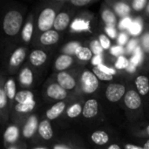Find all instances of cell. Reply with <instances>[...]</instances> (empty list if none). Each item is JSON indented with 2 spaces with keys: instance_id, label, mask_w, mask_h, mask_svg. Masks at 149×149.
Returning <instances> with one entry per match:
<instances>
[{
  "instance_id": "cell-21",
  "label": "cell",
  "mask_w": 149,
  "mask_h": 149,
  "mask_svg": "<svg viewBox=\"0 0 149 149\" xmlns=\"http://www.w3.org/2000/svg\"><path fill=\"white\" fill-rule=\"evenodd\" d=\"M15 100L18 104H24L33 100V93L30 91H21L17 93Z\"/></svg>"
},
{
  "instance_id": "cell-32",
  "label": "cell",
  "mask_w": 149,
  "mask_h": 149,
  "mask_svg": "<svg viewBox=\"0 0 149 149\" xmlns=\"http://www.w3.org/2000/svg\"><path fill=\"white\" fill-rule=\"evenodd\" d=\"M141 19H137L136 21H134V22L132 23L130 28L128 29L131 34L136 36V35H138V34H140L141 32V31H142V25H141Z\"/></svg>"
},
{
  "instance_id": "cell-39",
  "label": "cell",
  "mask_w": 149,
  "mask_h": 149,
  "mask_svg": "<svg viewBox=\"0 0 149 149\" xmlns=\"http://www.w3.org/2000/svg\"><path fill=\"white\" fill-rule=\"evenodd\" d=\"M123 52H124L123 48H122L121 46H119V45H117V46H113L112 49H111V53H112L113 55H114V56H117L118 58L120 57V56L123 54Z\"/></svg>"
},
{
  "instance_id": "cell-12",
  "label": "cell",
  "mask_w": 149,
  "mask_h": 149,
  "mask_svg": "<svg viewBox=\"0 0 149 149\" xmlns=\"http://www.w3.org/2000/svg\"><path fill=\"white\" fill-rule=\"evenodd\" d=\"M38 134L44 140H50L53 136V131L49 120H43L38 125Z\"/></svg>"
},
{
  "instance_id": "cell-13",
  "label": "cell",
  "mask_w": 149,
  "mask_h": 149,
  "mask_svg": "<svg viewBox=\"0 0 149 149\" xmlns=\"http://www.w3.org/2000/svg\"><path fill=\"white\" fill-rule=\"evenodd\" d=\"M46 53L41 50H35L30 55V61L35 66H39L43 65L46 61Z\"/></svg>"
},
{
  "instance_id": "cell-2",
  "label": "cell",
  "mask_w": 149,
  "mask_h": 149,
  "mask_svg": "<svg viewBox=\"0 0 149 149\" xmlns=\"http://www.w3.org/2000/svg\"><path fill=\"white\" fill-rule=\"evenodd\" d=\"M56 16L55 11L51 8H46L43 10L38 17V25L40 31L45 32L50 31V29L54 25Z\"/></svg>"
},
{
  "instance_id": "cell-52",
  "label": "cell",
  "mask_w": 149,
  "mask_h": 149,
  "mask_svg": "<svg viewBox=\"0 0 149 149\" xmlns=\"http://www.w3.org/2000/svg\"><path fill=\"white\" fill-rule=\"evenodd\" d=\"M147 132H148V135H149V126L147 127Z\"/></svg>"
},
{
  "instance_id": "cell-53",
  "label": "cell",
  "mask_w": 149,
  "mask_h": 149,
  "mask_svg": "<svg viewBox=\"0 0 149 149\" xmlns=\"http://www.w3.org/2000/svg\"><path fill=\"white\" fill-rule=\"evenodd\" d=\"M148 11L149 12V3H148Z\"/></svg>"
},
{
  "instance_id": "cell-33",
  "label": "cell",
  "mask_w": 149,
  "mask_h": 149,
  "mask_svg": "<svg viewBox=\"0 0 149 149\" xmlns=\"http://www.w3.org/2000/svg\"><path fill=\"white\" fill-rule=\"evenodd\" d=\"M142 60V52H141V50L140 47H137L134 51V57L131 58V61H130V65H134V67H136Z\"/></svg>"
},
{
  "instance_id": "cell-29",
  "label": "cell",
  "mask_w": 149,
  "mask_h": 149,
  "mask_svg": "<svg viewBox=\"0 0 149 149\" xmlns=\"http://www.w3.org/2000/svg\"><path fill=\"white\" fill-rule=\"evenodd\" d=\"M93 73L95 74V76L100 79V80H103V81H110L113 79V75H110V74H107L105 72H103L102 70H100L98 66H94L93 67Z\"/></svg>"
},
{
  "instance_id": "cell-38",
  "label": "cell",
  "mask_w": 149,
  "mask_h": 149,
  "mask_svg": "<svg viewBox=\"0 0 149 149\" xmlns=\"http://www.w3.org/2000/svg\"><path fill=\"white\" fill-rule=\"evenodd\" d=\"M132 21H131V19L129 18V17H124L121 21H120V24H119V27H120V29H121V30H124V29H129L130 28V26H131V24H132Z\"/></svg>"
},
{
  "instance_id": "cell-3",
  "label": "cell",
  "mask_w": 149,
  "mask_h": 149,
  "mask_svg": "<svg viewBox=\"0 0 149 149\" xmlns=\"http://www.w3.org/2000/svg\"><path fill=\"white\" fill-rule=\"evenodd\" d=\"M81 85L82 89L86 93H93L99 87L98 78L94 73L89 71H86L82 73L81 76Z\"/></svg>"
},
{
  "instance_id": "cell-41",
  "label": "cell",
  "mask_w": 149,
  "mask_h": 149,
  "mask_svg": "<svg viewBox=\"0 0 149 149\" xmlns=\"http://www.w3.org/2000/svg\"><path fill=\"white\" fill-rule=\"evenodd\" d=\"M142 45L146 52H149V33H147L144 35L142 38Z\"/></svg>"
},
{
  "instance_id": "cell-51",
  "label": "cell",
  "mask_w": 149,
  "mask_h": 149,
  "mask_svg": "<svg viewBox=\"0 0 149 149\" xmlns=\"http://www.w3.org/2000/svg\"><path fill=\"white\" fill-rule=\"evenodd\" d=\"M143 148L144 149H149V140L144 144V146H143Z\"/></svg>"
},
{
  "instance_id": "cell-24",
  "label": "cell",
  "mask_w": 149,
  "mask_h": 149,
  "mask_svg": "<svg viewBox=\"0 0 149 149\" xmlns=\"http://www.w3.org/2000/svg\"><path fill=\"white\" fill-rule=\"evenodd\" d=\"M72 29L74 31H88L89 30V22L82 19H75L72 23Z\"/></svg>"
},
{
  "instance_id": "cell-34",
  "label": "cell",
  "mask_w": 149,
  "mask_h": 149,
  "mask_svg": "<svg viewBox=\"0 0 149 149\" xmlns=\"http://www.w3.org/2000/svg\"><path fill=\"white\" fill-rule=\"evenodd\" d=\"M91 49H92V52L95 55H101V53L103 52V48H102L100 41H97V40H94L91 43Z\"/></svg>"
},
{
  "instance_id": "cell-31",
  "label": "cell",
  "mask_w": 149,
  "mask_h": 149,
  "mask_svg": "<svg viewBox=\"0 0 149 149\" xmlns=\"http://www.w3.org/2000/svg\"><path fill=\"white\" fill-rule=\"evenodd\" d=\"M80 47V45L77 42H72L67 44L64 48H63V52L66 54V55H71V54H76L78 49Z\"/></svg>"
},
{
  "instance_id": "cell-16",
  "label": "cell",
  "mask_w": 149,
  "mask_h": 149,
  "mask_svg": "<svg viewBox=\"0 0 149 149\" xmlns=\"http://www.w3.org/2000/svg\"><path fill=\"white\" fill-rule=\"evenodd\" d=\"M72 63V58L69 55L63 54L60 55L55 62V68L58 71L64 72L63 70L67 69Z\"/></svg>"
},
{
  "instance_id": "cell-17",
  "label": "cell",
  "mask_w": 149,
  "mask_h": 149,
  "mask_svg": "<svg viewBox=\"0 0 149 149\" xmlns=\"http://www.w3.org/2000/svg\"><path fill=\"white\" fill-rule=\"evenodd\" d=\"M24 58H25V50L24 48H18L12 53L10 59V64L12 66H17L24 61Z\"/></svg>"
},
{
  "instance_id": "cell-20",
  "label": "cell",
  "mask_w": 149,
  "mask_h": 149,
  "mask_svg": "<svg viewBox=\"0 0 149 149\" xmlns=\"http://www.w3.org/2000/svg\"><path fill=\"white\" fill-rule=\"evenodd\" d=\"M17 138H18V129L14 126L9 127L4 133V140L7 142L13 143L17 140Z\"/></svg>"
},
{
  "instance_id": "cell-5",
  "label": "cell",
  "mask_w": 149,
  "mask_h": 149,
  "mask_svg": "<svg viewBox=\"0 0 149 149\" xmlns=\"http://www.w3.org/2000/svg\"><path fill=\"white\" fill-rule=\"evenodd\" d=\"M124 101H125L126 106L129 109H133V110L138 109L141 105V100L139 93L134 90L128 91L126 93Z\"/></svg>"
},
{
  "instance_id": "cell-35",
  "label": "cell",
  "mask_w": 149,
  "mask_h": 149,
  "mask_svg": "<svg viewBox=\"0 0 149 149\" xmlns=\"http://www.w3.org/2000/svg\"><path fill=\"white\" fill-rule=\"evenodd\" d=\"M129 64H130V63L128 62L127 58H126L123 57V56H120V57L118 58L117 62H116V64H115V66H116V68H118V69H125V68H127V67H128Z\"/></svg>"
},
{
  "instance_id": "cell-43",
  "label": "cell",
  "mask_w": 149,
  "mask_h": 149,
  "mask_svg": "<svg viewBox=\"0 0 149 149\" xmlns=\"http://www.w3.org/2000/svg\"><path fill=\"white\" fill-rule=\"evenodd\" d=\"M136 48H137V42H136V40H132V41H130V42L128 43V45H127V52L131 53L133 51L134 52Z\"/></svg>"
},
{
  "instance_id": "cell-25",
  "label": "cell",
  "mask_w": 149,
  "mask_h": 149,
  "mask_svg": "<svg viewBox=\"0 0 149 149\" xmlns=\"http://www.w3.org/2000/svg\"><path fill=\"white\" fill-rule=\"evenodd\" d=\"M102 18L106 22V24L110 25V27H112V25L113 26L115 24V23H116V17H115L114 14L109 10H105L103 11Z\"/></svg>"
},
{
  "instance_id": "cell-10",
  "label": "cell",
  "mask_w": 149,
  "mask_h": 149,
  "mask_svg": "<svg viewBox=\"0 0 149 149\" xmlns=\"http://www.w3.org/2000/svg\"><path fill=\"white\" fill-rule=\"evenodd\" d=\"M69 23H70L69 15L65 12H61L56 16L53 27L55 28L56 31H63L68 26Z\"/></svg>"
},
{
  "instance_id": "cell-15",
  "label": "cell",
  "mask_w": 149,
  "mask_h": 149,
  "mask_svg": "<svg viewBox=\"0 0 149 149\" xmlns=\"http://www.w3.org/2000/svg\"><path fill=\"white\" fill-rule=\"evenodd\" d=\"M65 107V104L64 102L56 103L53 107H52L49 110H47L46 112L47 119H49L50 120H55L64 112Z\"/></svg>"
},
{
  "instance_id": "cell-19",
  "label": "cell",
  "mask_w": 149,
  "mask_h": 149,
  "mask_svg": "<svg viewBox=\"0 0 149 149\" xmlns=\"http://www.w3.org/2000/svg\"><path fill=\"white\" fill-rule=\"evenodd\" d=\"M19 81L24 86H30L33 82V74L29 68H24L20 72Z\"/></svg>"
},
{
  "instance_id": "cell-55",
  "label": "cell",
  "mask_w": 149,
  "mask_h": 149,
  "mask_svg": "<svg viewBox=\"0 0 149 149\" xmlns=\"http://www.w3.org/2000/svg\"><path fill=\"white\" fill-rule=\"evenodd\" d=\"M36 149H45V148H36Z\"/></svg>"
},
{
  "instance_id": "cell-4",
  "label": "cell",
  "mask_w": 149,
  "mask_h": 149,
  "mask_svg": "<svg viewBox=\"0 0 149 149\" xmlns=\"http://www.w3.org/2000/svg\"><path fill=\"white\" fill-rule=\"evenodd\" d=\"M126 93V88L123 85L120 84H111L107 86L106 90L107 99L111 102L119 101Z\"/></svg>"
},
{
  "instance_id": "cell-40",
  "label": "cell",
  "mask_w": 149,
  "mask_h": 149,
  "mask_svg": "<svg viewBox=\"0 0 149 149\" xmlns=\"http://www.w3.org/2000/svg\"><path fill=\"white\" fill-rule=\"evenodd\" d=\"M6 93L4 89H0V108H3L6 106Z\"/></svg>"
},
{
  "instance_id": "cell-46",
  "label": "cell",
  "mask_w": 149,
  "mask_h": 149,
  "mask_svg": "<svg viewBox=\"0 0 149 149\" xmlns=\"http://www.w3.org/2000/svg\"><path fill=\"white\" fill-rule=\"evenodd\" d=\"M92 63L95 66H98V65H101V63H102V57H101V55H96L95 57H93V59H92Z\"/></svg>"
},
{
  "instance_id": "cell-28",
  "label": "cell",
  "mask_w": 149,
  "mask_h": 149,
  "mask_svg": "<svg viewBox=\"0 0 149 149\" xmlns=\"http://www.w3.org/2000/svg\"><path fill=\"white\" fill-rule=\"evenodd\" d=\"M114 9L116 13L120 17H125L130 12V7L125 3H118L115 5Z\"/></svg>"
},
{
  "instance_id": "cell-50",
  "label": "cell",
  "mask_w": 149,
  "mask_h": 149,
  "mask_svg": "<svg viewBox=\"0 0 149 149\" xmlns=\"http://www.w3.org/2000/svg\"><path fill=\"white\" fill-rule=\"evenodd\" d=\"M107 149H120V148L118 145H116V144H113V145H111Z\"/></svg>"
},
{
  "instance_id": "cell-42",
  "label": "cell",
  "mask_w": 149,
  "mask_h": 149,
  "mask_svg": "<svg viewBox=\"0 0 149 149\" xmlns=\"http://www.w3.org/2000/svg\"><path fill=\"white\" fill-rule=\"evenodd\" d=\"M71 3H72V4L76 5V6L81 7V6H84V5H86V4H88V3H90L91 1H90V0H72Z\"/></svg>"
},
{
  "instance_id": "cell-36",
  "label": "cell",
  "mask_w": 149,
  "mask_h": 149,
  "mask_svg": "<svg viewBox=\"0 0 149 149\" xmlns=\"http://www.w3.org/2000/svg\"><path fill=\"white\" fill-rule=\"evenodd\" d=\"M99 41H100V45H101V46H102V48H103V49L107 50V49H109V48H110L111 43H110L109 38H108L106 35H103V34L100 35Z\"/></svg>"
},
{
  "instance_id": "cell-26",
  "label": "cell",
  "mask_w": 149,
  "mask_h": 149,
  "mask_svg": "<svg viewBox=\"0 0 149 149\" xmlns=\"http://www.w3.org/2000/svg\"><path fill=\"white\" fill-rule=\"evenodd\" d=\"M32 31H33V25L31 23H27L23 31H22V38L24 42H30L31 36H32Z\"/></svg>"
},
{
  "instance_id": "cell-7",
  "label": "cell",
  "mask_w": 149,
  "mask_h": 149,
  "mask_svg": "<svg viewBox=\"0 0 149 149\" xmlns=\"http://www.w3.org/2000/svg\"><path fill=\"white\" fill-rule=\"evenodd\" d=\"M47 95L54 100H64L66 95L67 93L65 91V89H64L60 85L58 84H52L48 86L47 88Z\"/></svg>"
},
{
  "instance_id": "cell-23",
  "label": "cell",
  "mask_w": 149,
  "mask_h": 149,
  "mask_svg": "<svg viewBox=\"0 0 149 149\" xmlns=\"http://www.w3.org/2000/svg\"><path fill=\"white\" fill-rule=\"evenodd\" d=\"M4 91L9 99L13 100L16 97V95H17L16 94V85H15V82L13 79H10L6 82L5 86H4Z\"/></svg>"
},
{
  "instance_id": "cell-54",
  "label": "cell",
  "mask_w": 149,
  "mask_h": 149,
  "mask_svg": "<svg viewBox=\"0 0 149 149\" xmlns=\"http://www.w3.org/2000/svg\"><path fill=\"white\" fill-rule=\"evenodd\" d=\"M9 149H17V148H10Z\"/></svg>"
},
{
  "instance_id": "cell-49",
  "label": "cell",
  "mask_w": 149,
  "mask_h": 149,
  "mask_svg": "<svg viewBox=\"0 0 149 149\" xmlns=\"http://www.w3.org/2000/svg\"><path fill=\"white\" fill-rule=\"evenodd\" d=\"M53 149H71V148H69L68 147H66V146H65V145H56V146H54Z\"/></svg>"
},
{
  "instance_id": "cell-45",
  "label": "cell",
  "mask_w": 149,
  "mask_h": 149,
  "mask_svg": "<svg viewBox=\"0 0 149 149\" xmlns=\"http://www.w3.org/2000/svg\"><path fill=\"white\" fill-rule=\"evenodd\" d=\"M106 32L107 33V35H109V37H111L113 38H114L116 37V30L113 27L107 26L106 28Z\"/></svg>"
},
{
  "instance_id": "cell-48",
  "label": "cell",
  "mask_w": 149,
  "mask_h": 149,
  "mask_svg": "<svg viewBox=\"0 0 149 149\" xmlns=\"http://www.w3.org/2000/svg\"><path fill=\"white\" fill-rule=\"evenodd\" d=\"M125 149H144L143 148H140L138 146L135 145H132V144H127L125 146Z\"/></svg>"
},
{
  "instance_id": "cell-30",
  "label": "cell",
  "mask_w": 149,
  "mask_h": 149,
  "mask_svg": "<svg viewBox=\"0 0 149 149\" xmlns=\"http://www.w3.org/2000/svg\"><path fill=\"white\" fill-rule=\"evenodd\" d=\"M83 112V108L79 104H74L72 107H69V109L67 110V115L70 118H76L77 116H79L80 113H82Z\"/></svg>"
},
{
  "instance_id": "cell-11",
  "label": "cell",
  "mask_w": 149,
  "mask_h": 149,
  "mask_svg": "<svg viewBox=\"0 0 149 149\" xmlns=\"http://www.w3.org/2000/svg\"><path fill=\"white\" fill-rule=\"evenodd\" d=\"M59 38L58 33L56 31H48L44 32L40 37V42L45 45H51L56 44Z\"/></svg>"
},
{
  "instance_id": "cell-8",
  "label": "cell",
  "mask_w": 149,
  "mask_h": 149,
  "mask_svg": "<svg viewBox=\"0 0 149 149\" xmlns=\"http://www.w3.org/2000/svg\"><path fill=\"white\" fill-rule=\"evenodd\" d=\"M98 113V102L96 100H88L83 108L82 114L86 118H93Z\"/></svg>"
},
{
  "instance_id": "cell-14",
  "label": "cell",
  "mask_w": 149,
  "mask_h": 149,
  "mask_svg": "<svg viewBox=\"0 0 149 149\" xmlns=\"http://www.w3.org/2000/svg\"><path fill=\"white\" fill-rule=\"evenodd\" d=\"M136 87L141 95H147L149 92V79L144 75H140L135 79Z\"/></svg>"
},
{
  "instance_id": "cell-6",
  "label": "cell",
  "mask_w": 149,
  "mask_h": 149,
  "mask_svg": "<svg viewBox=\"0 0 149 149\" xmlns=\"http://www.w3.org/2000/svg\"><path fill=\"white\" fill-rule=\"evenodd\" d=\"M57 79L58 84L60 85L65 90H72L76 86L75 79L65 72H60L57 76Z\"/></svg>"
},
{
  "instance_id": "cell-44",
  "label": "cell",
  "mask_w": 149,
  "mask_h": 149,
  "mask_svg": "<svg viewBox=\"0 0 149 149\" xmlns=\"http://www.w3.org/2000/svg\"><path fill=\"white\" fill-rule=\"evenodd\" d=\"M98 67L100 69V70H102L103 72H105L106 73H107V74H110V75H113L114 73H115V70H113V69H111V68H108L107 66H106V65H98Z\"/></svg>"
},
{
  "instance_id": "cell-37",
  "label": "cell",
  "mask_w": 149,
  "mask_h": 149,
  "mask_svg": "<svg viewBox=\"0 0 149 149\" xmlns=\"http://www.w3.org/2000/svg\"><path fill=\"white\" fill-rule=\"evenodd\" d=\"M146 4H147V0H134L132 3L134 10L137 11L141 10L145 7Z\"/></svg>"
},
{
  "instance_id": "cell-9",
  "label": "cell",
  "mask_w": 149,
  "mask_h": 149,
  "mask_svg": "<svg viewBox=\"0 0 149 149\" xmlns=\"http://www.w3.org/2000/svg\"><path fill=\"white\" fill-rule=\"evenodd\" d=\"M37 127H38V119H37L36 116L31 115V116L28 119V120H27L25 126L24 127V129H23V135H24L25 138H30V137H31V136L34 134V133H35Z\"/></svg>"
},
{
  "instance_id": "cell-47",
  "label": "cell",
  "mask_w": 149,
  "mask_h": 149,
  "mask_svg": "<svg viewBox=\"0 0 149 149\" xmlns=\"http://www.w3.org/2000/svg\"><path fill=\"white\" fill-rule=\"evenodd\" d=\"M119 43H120V45H125L126 43H127V34H125V33H120V36H119Z\"/></svg>"
},
{
  "instance_id": "cell-22",
  "label": "cell",
  "mask_w": 149,
  "mask_h": 149,
  "mask_svg": "<svg viewBox=\"0 0 149 149\" xmlns=\"http://www.w3.org/2000/svg\"><path fill=\"white\" fill-rule=\"evenodd\" d=\"M76 55H77V57L80 60L87 61V60H90L92 58L93 52L89 48H87V47H82V46H80L78 49V51L76 52Z\"/></svg>"
},
{
  "instance_id": "cell-27",
  "label": "cell",
  "mask_w": 149,
  "mask_h": 149,
  "mask_svg": "<svg viewBox=\"0 0 149 149\" xmlns=\"http://www.w3.org/2000/svg\"><path fill=\"white\" fill-rule=\"evenodd\" d=\"M35 105H36V103L34 100L30 101L28 103H24V104H17L15 107V110L19 113H28L34 108Z\"/></svg>"
},
{
  "instance_id": "cell-1",
  "label": "cell",
  "mask_w": 149,
  "mask_h": 149,
  "mask_svg": "<svg viewBox=\"0 0 149 149\" xmlns=\"http://www.w3.org/2000/svg\"><path fill=\"white\" fill-rule=\"evenodd\" d=\"M22 23L23 17L21 13L17 10H10L4 16L3 23V31L7 35L14 36L20 31Z\"/></svg>"
},
{
  "instance_id": "cell-18",
  "label": "cell",
  "mask_w": 149,
  "mask_h": 149,
  "mask_svg": "<svg viewBox=\"0 0 149 149\" xmlns=\"http://www.w3.org/2000/svg\"><path fill=\"white\" fill-rule=\"evenodd\" d=\"M92 141L97 145H105L109 141L108 134L104 131H96L92 134Z\"/></svg>"
}]
</instances>
